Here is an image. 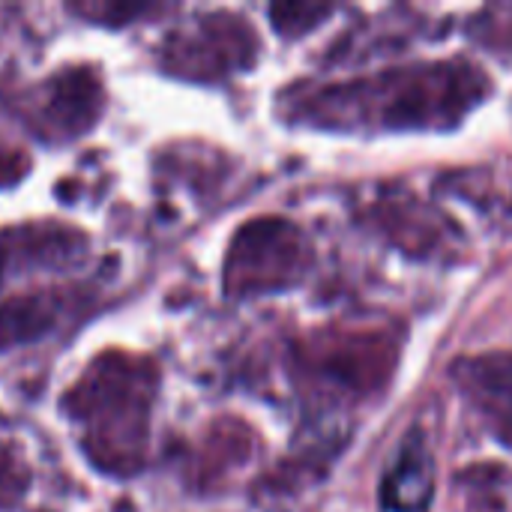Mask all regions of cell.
<instances>
[{"label": "cell", "mask_w": 512, "mask_h": 512, "mask_svg": "<svg viewBox=\"0 0 512 512\" xmlns=\"http://www.w3.org/2000/svg\"><path fill=\"white\" fill-rule=\"evenodd\" d=\"M432 459L420 441V435H411V441L402 447L393 471L387 474L381 486V501L393 512H417L426 510L432 498Z\"/></svg>", "instance_id": "8"}, {"label": "cell", "mask_w": 512, "mask_h": 512, "mask_svg": "<svg viewBox=\"0 0 512 512\" xmlns=\"http://www.w3.org/2000/svg\"><path fill=\"white\" fill-rule=\"evenodd\" d=\"M468 489H471V501L480 507V512H512V474L501 468H477L468 477Z\"/></svg>", "instance_id": "10"}, {"label": "cell", "mask_w": 512, "mask_h": 512, "mask_svg": "<svg viewBox=\"0 0 512 512\" xmlns=\"http://www.w3.org/2000/svg\"><path fill=\"white\" fill-rule=\"evenodd\" d=\"M258 39L243 18L234 15H204L192 30H180L165 45V63L177 75L189 78H219L234 69L255 63Z\"/></svg>", "instance_id": "4"}, {"label": "cell", "mask_w": 512, "mask_h": 512, "mask_svg": "<svg viewBox=\"0 0 512 512\" xmlns=\"http://www.w3.org/2000/svg\"><path fill=\"white\" fill-rule=\"evenodd\" d=\"M63 315V300L57 294L12 297L0 306V351L39 339Z\"/></svg>", "instance_id": "9"}, {"label": "cell", "mask_w": 512, "mask_h": 512, "mask_svg": "<svg viewBox=\"0 0 512 512\" xmlns=\"http://www.w3.org/2000/svg\"><path fill=\"white\" fill-rule=\"evenodd\" d=\"M306 270V243L288 219H255L243 225L225 261V288L234 297L282 291Z\"/></svg>", "instance_id": "3"}, {"label": "cell", "mask_w": 512, "mask_h": 512, "mask_svg": "<svg viewBox=\"0 0 512 512\" xmlns=\"http://www.w3.org/2000/svg\"><path fill=\"white\" fill-rule=\"evenodd\" d=\"M327 15H333V6H315V3H279L270 9V21L282 36H303L312 27H318Z\"/></svg>", "instance_id": "11"}, {"label": "cell", "mask_w": 512, "mask_h": 512, "mask_svg": "<svg viewBox=\"0 0 512 512\" xmlns=\"http://www.w3.org/2000/svg\"><path fill=\"white\" fill-rule=\"evenodd\" d=\"M75 12H81V15H90V18H105V21H126V18H135V15H144L147 12V6H75Z\"/></svg>", "instance_id": "12"}, {"label": "cell", "mask_w": 512, "mask_h": 512, "mask_svg": "<svg viewBox=\"0 0 512 512\" xmlns=\"http://www.w3.org/2000/svg\"><path fill=\"white\" fill-rule=\"evenodd\" d=\"M156 372L144 360L102 357L66 396V411L87 423L90 459L108 471H132L144 453Z\"/></svg>", "instance_id": "2"}, {"label": "cell", "mask_w": 512, "mask_h": 512, "mask_svg": "<svg viewBox=\"0 0 512 512\" xmlns=\"http://www.w3.org/2000/svg\"><path fill=\"white\" fill-rule=\"evenodd\" d=\"M456 381L492 432L512 444V354H486L456 363Z\"/></svg>", "instance_id": "6"}, {"label": "cell", "mask_w": 512, "mask_h": 512, "mask_svg": "<svg viewBox=\"0 0 512 512\" xmlns=\"http://www.w3.org/2000/svg\"><path fill=\"white\" fill-rule=\"evenodd\" d=\"M390 360H393V354H390L387 339L348 336V339L330 345L327 351L312 354L306 363L318 378L330 381L333 387L369 393V387H375L387 378Z\"/></svg>", "instance_id": "5"}, {"label": "cell", "mask_w": 512, "mask_h": 512, "mask_svg": "<svg viewBox=\"0 0 512 512\" xmlns=\"http://www.w3.org/2000/svg\"><path fill=\"white\" fill-rule=\"evenodd\" d=\"M24 492V477H18L15 471L12 474H0V510L3 507H12V501Z\"/></svg>", "instance_id": "13"}, {"label": "cell", "mask_w": 512, "mask_h": 512, "mask_svg": "<svg viewBox=\"0 0 512 512\" xmlns=\"http://www.w3.org/2000/svg\"><path fill=\"white\" fill-rule=\"evenodd\" d=\"M99 108H102V90L96 75H90L87 69H72L48 84V99L42 114L48 117V126L54 132L78 135L96 123Z\"/></svg>", "instance_id": "7"}, {"label": "cell", "mask_w": 512, "mask_h": 512, "mask_svg": "<svg viewBox=\"0 0 512 512\" xmlns=\"http://www.w3.org/2000/svg\"><path fill=\"white\" fill-rule=\"evenodd\" d=\"M486 90L489 81L471 63H423L324 87L303 99L300 111L327 126L447 129L477 108Z\"/></svg>", "instance_id": "1"}]
</instances>
